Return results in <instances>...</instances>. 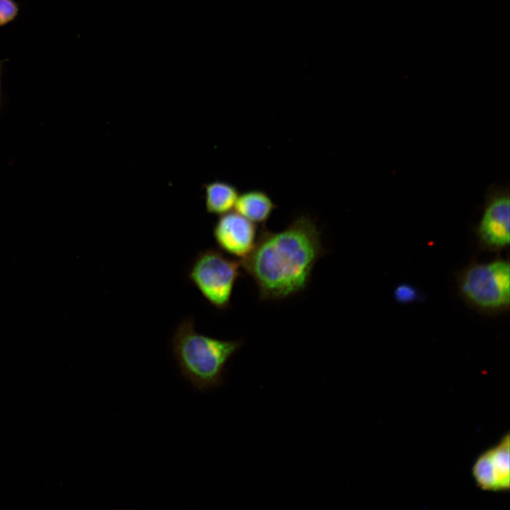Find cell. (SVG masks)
Segmentation results:
<instances>
[{"mask_svg": "<svg viewBox=\"0 0 510 510\" xmlns=\"http://www.w3.org/2000/svg\"><path fill=\"white\" fill-rule=\"evenodd\" d=\"M321 234L316 222L305 214L278 232L262 226L254 249L241 261L261 301H280L307 288L316 263L327 253Z\"/></svg>", "mask_w": 510, "mask_h": 510, "instance_id": "1", "label": "cell"}, {"mask_svg": "<svg viewBox=\"0 0 510 510\" xmlns=\"http://www.w3.org/2000/svg\"><path fill=\"white\" fill-rule=\"evenodd\" d=\"M171 343L182 376L200 392L222 385L227 363L244 344L242 340H223L198 332L192 317L178 323Z\"/></svg>", "mask_w": 510, "mask_h": 510, "instance_id": "2", "label": "cell"}, {"mask_svg": "<svg viewBox=\"0 0 510 510\" xmlns=\"http://www.w3.org/2000/svg\"><path fill=\"white\" fill-rule=\"evenodd\" d=\"M242 276L241 262L214 248L198 251L187 273L189 281L219 310L230 307L234 285Z\"/></svg>", "mask_w": 510, "mask_h": 510, "instance_id": "3", "label": "cell"}, {"mask_svg": "<svg viewBox=\"0 0 510 510\" xmlns=\"http://www.w3.org/2000/svg\"><path fill=\"white\" fill-rule=\"evenodd\" d=\"M459 289L465 299L488 312L507 308L510 300V266L508 261L497 259L474 264L459 276Z\"/></svg>", "mask_w": 510, "mask_h": 510, "instance_id": "4", "label": "cell"}, {"mask_svg": "<svg viewBox=\"0 0 510 510\" xmlns=\"http://www.w3.org/2000/svg\"><path fill=\"white\" fill-rule=\"evenodd\" d=\"M510 196L509 188L489 187L476 234L481 244L489 249H499L509 244Z\"/></svg>", "mask_w": 510, "mask_h": 510, "instance_id": "5", "label": "cell"}, {"mask_svg": "<svg viewBox=\"0 0 510 510\" xmlns=\"http://www.w3.org/2000/svg\"><path fill=\"white\" fill-rule=\"evenodd\" d=\"M259 234L256 225L236 211L220 215L212 229L220 250L241 261L254 249Z\"/></svg>", "mask_w": 510, "mask_h": 510, "instance_id": "6", "label": "cell"}, {"mask_svg": "<svg viewBox=\"0 0 510 510\" xmlns=\"http://www.w3.org/2000/svg\"><path fill=\"white\" fill-rule=\"evenodd\" d=\"M510 436L482 453L472 468V475L482 490L502 492L510 488Z\"/></svg>", "mask_w": 510, "mask_h": 510, "instance_id": "7", "label": "cell"}, {"mask_svg": "<svg viewBox=\"0 0 510 510\" xmlns=\"http://www.w3.org/2000/svg\"><path fill=\"white\" fill-rule=\"evenodd\" d=\"M277 205L269 195L260 189H250L239 194L235 211L256 224L265 226Z\"/></svg>", "mask_w": 510, "mask_h": 510, "instance_id": "8", "label": "cell"}, {"mask_svg": "<svg viewBox=\"0 0 510 510\" xmlns=\"http://www.w3.org/2000/svg\"><path fill=\"white\" fill-rule=\"evenodd\" d=\"M205 210L208 214L222 215L235 207L239 192L227 181L215 180L203 186Z\"/></svg>", "mask_w": 510, "mask_h": 510, "instance_id": "9", "label": "cell"}, {"mask_svg": "<svg viewBox=\"0 0 510 510\" xmlns=\"http://www.w3.org/2000/svg\"><path fill=\"white\" fill-rule=\"evenodd\" d=\"M395 300L400 303H410L419 299V293L411 284L402 283L394 290Z\"/></svg>", "mask_w": 510, "mask_h": 510, "instance_id": "10", "label": "cell"}, {"mask_svg": "<svg viewBox=\"0 0 510 510\" xmlns=\"http://www.w3.org/2000/svg\"><path fill=\"white\" fill-rule=\"evenodd\" d=\"M19 13V5L15 0H0V26L13 21Z\"/></svg>", "mask_w": 510, "mask_h": 510, "instance_id": "11", "label": "cell"}, {"mask_svg": "<svg viewBox=\"0 0 510 510\" xmlns=\"http://www.w3.org/2000/svg\"><path fill=\"white\" fill-rule=\"evenodd\" d=\"M4 62H5V60H0V106L1 104V69H2V65H3Z\"/></svg>", "mask_w": 510, "mask_h": 510, "instance_id": "12", "label": "cell"}]
</instances>
